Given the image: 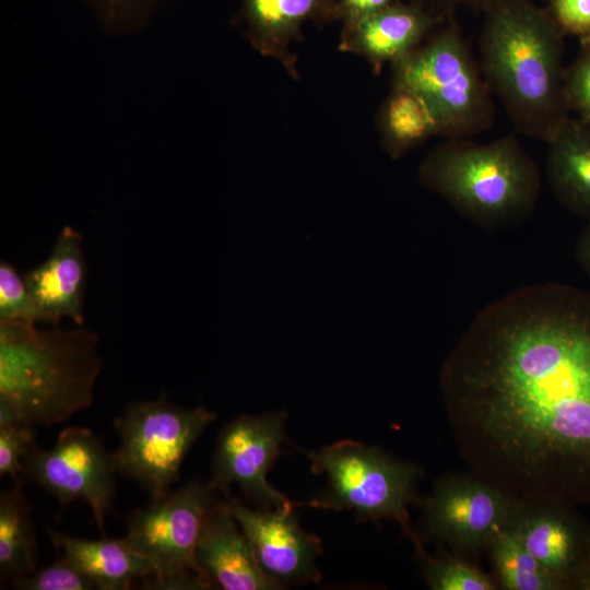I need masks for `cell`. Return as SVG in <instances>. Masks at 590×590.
<instances>
[{"mask_svg": "<svg viewBox=\"0 0 590 590\" xmlns=\"http://www.w3.org/2000/svg\"><path fill=\"white\" fill-rule=\"evenodd\" d=\"M306 455L311 472L326 475L327 486L300 506L347 509L362 521H394L411 542L415 539L408 508L418 503L417 484L423 476L418 464L354 440H340Z\"/></svg>", "mask_w": 590, "mask_h": 590, "instance_id": "obj_6", "label": "cell"}, {"mask_svg": "<svg viewBox=\"0 0 590 590\" xmlns=\"http://www.w3.org/2000/svg\"><path fill=\"white\" fill-rule=\"evenodd\" d=\"M545 9L565 36L590 40V0H545Z\"/></svg>", "mask_w": 590, "mask_h": 590, "instance_id": "obj_29", "label": "cell"}, {"mask_svg": "<svg viewBox=\"0 0 590 590\" xmlns=\"http://www.w3.org/2000/svg\"><path fill=\"white\" fill-rule=\"evenodd\" d=\"M400 0H335L339 21L352 25Z\"/></svg>", "mask_w": 590, "mask_h": 590, "instance_id": "obj_30", "label": "cell"}, {"mask_svg": "<svg viewBox=\"0 0 590 590\" xmlns=\"http://www.w3.org/2000/svg\"><path fill=\"white\" fill-rule=\"evenodd\" d=\"M522 503L473 471L441 475L423 503L412 543H435L462 556L477 555L511 523Z\"/></svg>", "mask_w": 590, "mask_h": 590, "instance_id": "obj_8", "label": "cell"}, {"mask_svg": "<svg viewBox=\"0 0 590 590\" xmlns=\"http://www.w3.org/2000/svg\"><path fill=\"white\" fill-rule=\"evenodd\" d=\"M380 144L391 158H399L433 137H439L436 119L412 90L393 84L378 115Z\"/></svg>", "mask_w": 590, "mask_h": 590, "instance_id": "obj_20", "label": "cell"}, {"mask_svg": "<svg viewBox=\"0 0 590 590\" xmlns=\"http://www.w3.org/2000/svg\"><path fill=\"white\" fill-rule=\"evenodd\" d=\"M286 412L243 414L226 423L216 439L209 480L222 494L237 485L259 509L278 508L288 499L268 482V473L285 440Z\"/></svg>", "mask_w": 590, "mask_h": 590, "instance_id": "obj_11", "label": "cell"}, {"mask_svg": "<svg viewBox=\"0 0 590 590\" xmlns=\"http://www.w3.org/2000/svg\"><path fill=\"white\" fill-rule=\"evenodd\" d=\"M98 342L84 324L0 320V427L51 426L88 408L103 366Z\"/></svg>", "mask_w": 590, "mask_h": 590, "instance_id": "obj_3", "label": "cell"}, {"mask_svg": "<svg viewBox=\"0 0 590 590\" xmlns=\"http://www.w3.org/2000/svg\"><path fill=\"white\" fill-rule=\"evenodd\" d=\"M116 472L113 452L86 427H67L51 449L37 445L24 458V480L45 489L63 507L78 499L86 503L102 536H106L105 517L115 497Z\"/></svg>", "mask_w": 590, "mask_h": 590, "instance_id": "obj_10", "label": "cell"}, {"mask_svg": "<svg viewBox=\"0 0 590 590\" xmlns=\"http://www.w3.org/2000/svg\"><path fill=\"white\" fill-rule=\"evenodd\" d=\"M433 11L434 13L446 17L460 7H482L485 0H414Z\"/></svg>", "mask_w": 590, "mask_h": 590, "instance_id": "obj_31", "label": "cell"}, {"mask_svg": "<svg viewBox=\"0 0 590 590\" xmlns=\"http://www.w3.org/2000/svg\"><path fill=\"white\" fill-rule=\"evenodd\" d=\"M226 498L268 577L282 589L319 582L316 562L322 552L321 540L299 526L295 509L300 503L288 500L274 509H251L231 495Z\"/></svg>", "mask_w": 590, "mask_h": 590, "instance_id": "obj_12", "label": "cell"}, {"mask_svg": "<svg viewBox=\"0 0 590 590\" xmlns=\"http://www.w3.org/2000/svg\"><path fill=\"white\" fill-rule=\"evenodd\" d=\"M445 17L418 2L398 1L352 25L342 26L339 49L365 58L378 73L414 51Z\"/></svg>", "mask_w": 590, "mask_h": 590, "instance_id": "obj_14", "label": "cell"}, {"mask_svg": "<svg viewBox=\"0 0 590 590\" xmlns=\"http://www.w3.org/2000/svg\"><path fill=\"white\" fill-rule=\"evenodd\" d=\"M19 590H93L94 583L62 555L52 564L9 582Z\"/></svg>", "mask_w": 590, "mask_h": 590, "instance_id": "obj_26", "label": "cell"}, {"mask_svg": "<svg viewBox=\"0 0 590 590\" xmlns=\"http://www.w3.org/2000/svg\"><path fill=\"white\" fill-rule=\"evenodd\" d=\"M546 144V179L554 197L590 222V122L569 116Z\"/></svg>", "mask_w": 590, "mask_h": 590, "instance_id": "obj_18", "label": "cell"}, {"mask_svg": "<svg viewBox=\"0 0 590 590\" xmlns=\"http://www.w3.org/2000/svg\"><path fill=\"white\" fill-rule=\"evenodd\" d=\"M486 551L499 589L564 590L523 546L510 524L496 534Z\"/></svg>", "mask_w": 590, "mask_h": 590, "instance_id": "obj_22", "label": "cell"}, {"mask_svg": "<svg viewBox=\"0 0 590 590\" xmlns=\"http://www.w3.org/2000/svg\"><path fill=\"white\" fill-rule=\"evenodd\" d=\"M392 74L393 84L409 87L425 102L444 139L472 138L494 125V96L452 15L394 63Z\"/></svg>", "mask_w": 590, "mask_h": 590, "instance_id": "obj_5", "label": "cell"}, {"mask_svg": "<svg viewBox=\"0 0 590 590\" xmlns=\"http://www.w3.org/2000/svg\"><path fill=\"white\" fill-rule=\"evenodd\" d=\"M510 526L529 553L564 589H573L590 542V528L573 507L523 500Z\"/></svg>", "mask_w": 590, "mask_h": 590, "instance_id": "obj_13", "label": "cell"}, {"mask_svg": "<svg viewBox=\"0 0 590 590\" xmlns=\"http://www.w3.org/2000/svg\"><path fill=\"white\" fill-rule=\"evenodd\" d=\"M573 589L590 590V542L582 564L575 577Z\"/></svg>", "mask_w": 590, "mask_h": 590, "instance_id": "obj_33", "label": "cell"}, {"mask_svg": "<svg viewBox=\"0 0 590 590\" xmlns=\"http://www.w3.org/2000/svg\"><path fill=\"white\" fill-rule=\"evenodd\" d=\"M440 390L471 471L524 502L590 504V291L545 282L488 303Z\"/></svg>", "mask_w": 590, "mask_h": 590, "instance_id": "obj_1", "label": "cell"}, {"mask_svg": "<svg viewBox=\"0 0 590 590\" xmlns=\"http://www.w3.org/2000/svg\"><path fill=\"white\" fill-rule=\"evenodd\" d=\"M564 96L569 113L590 122V40L580 43L576 58L565 70Z\"/></svg>", "mask_w": 590, "mask_h": 590, "instance_id": "obj_28", "label": "cell"}, {"mask_svg": "<svg viewBox=\"0 0 590 590\" xmlns=\"http://www.w3.org/2000/svg\"><path fill=\"white\" fill-rule=\"evenodd\" d=\"M221 494L210 481L192 480L127 517L123 540L149 562L150 578L163 579L190 571L203 576L194 552L208 516L222 499Z\"/></svg>", "mask_w": 590, "mask_h": 590, "instance_id": "obj_9", "label": "cell"}, {"mask_svg": "<svg viewBox=\"0 0 590 590\" xmlns=\"http://www.w3.org/2000/svg\"><path fill=\"white\" fill-rule=\"evenodd\" d=\"M82 244L83 235L64 226L49 256L24 274L44 324L58 327L63 318L84 324L87 267Z\"/></svg>", "mask_w": 590, "mask_h": 590, "instance_id": "obj_16", "label": "cell"}, {"mask_svg": "<svg viewBox=\"0 0 590 590\" xmlns=\"http://www.w3.org/2000/svg\"><path fill=\"white\" fill-rule=\"evenodd\" d=\"M59 555L71 562L101 590H128L133 580L152 574L149 562L122 539L99 540L73 538L48 530Z\"/></svg>", "mask_w": 590, "mask_h": 590, "instance_id": "obj_19", "label": "cell"}, {"mask_svg": "<svg viewBox=\"0 0 590 590\" xmlns=\"http://www.w3.org/2000/svg\"><path fill=\"white\" fill-rule=\"evenodd\" d=\"M215 418L203 406L186 409L165 397L128 404L115 420L120 438L113 452L117 472L137 481L152 500L164 498L179 477L184 458Z\"/></svg>", "mask_w": 590, "mask_h": 590, "instance_id": "obj_7", "label": "cell"}, {"mask_svg": "<svg viewBox=\"0 0 590 590\" xmlns=\"http://www.w3.org/2000/svg\"><path fill=\"white\" fill-rule=\"evenodd\" d=\"M37 538L22 483L0 496V578L12 581L35 571Z\"/></svg>", "mask_w": 590, "mask_h": 590, "instance_id": "obj_21", "label": "cell"}, {"mask_svg": "<svg viewBox=\"0 0 590 590\" xmlns=\"http://www.w3.org/2000/svg\"><path fill=\"white\" fill-rule=\"evenodd\" d=\"M575 256L577 262L590 278V222L587 223L577 239Z\"/></svg>", "mask_w": 590, "mask_h": 590, "instance_id": "obj_32", "label": "cell"}, {"mask_svg": "<svg viewBox=\"0 0 590 590\" xmlns=\"http://www.w3.org/2000/svg\"><path fill=\"white\" fill-rule=\"evenodd\" d=\"M194 557L200 573L213 589H282L260 568L227 498L221 499L208 516Z\"/></svg>", "mask_w": 590, "mask_h": 590, "instance_id": "obj_15", "label": "cell"}, {"mask_svg": "<svg viewBox=\"0 0 590 590\" xmlns=\"http://www.w3.org/2000/svg\"><path fill=\"white\" fill-rule=\"evenodd\" d=\"M0 320L43 323V315L16 267L0 263Z\"/></svg>", "mask_w": 590, "mask_h": 590, "instance_id": "obj_25", "label": "cell"}, {"mask_svg": "<svg viewBox=\"0 0 590 590\" xmlns=\"http://www.w3.org/2000/svg\"><path fill=\"white\" fill-rule=\"evenodd\" d=\"M245 33L262 56L279 61L286 72L298 79L297 58L292 44L309 22L339 20L335 0H237Z\"/></svg>", "mask_w": 590, "mask_h": 590, "instance_id": "obj_17", "label": "cell"}, {"mask_svg": "<svg viewBox=\"0 0 590 590\" xmlns=\"http://www.w3.org/2000/svg\"><path fill=\"white\" fill-rule=\"evenodd\" d=\"M37 446L33 425L0 427V476L13 483L24 481V458Z\"/></svg>", "mask_w": 590, "mask_h": 590, "instance_id": "obj_27", "label": "cell"}, {"mask_svg": "<svg viewBox=\"0 0 590 590\" xmlns=\"http://www.w3.org/2000/svg\"><path fill=\"white\" fill-rule=\"evenodd\" d=\"M479 62L517 132L546 143L570 116L564 96L565 35L532 0H485Z\"/></svg>", "mask_w": 590, "mask_h": 590, "instance_id": "obj_2", "label": "cell"}, {"mask_svg": "<svg viewBox=\"0 0 590 590\" xmlns=\"http://www.w3.org/2000/svg\"><path fill=\"white\" fill-rule=\"evenodd\" d=\"M418 179L461 216L487 231L523 221L541 191L539 167L514 134L486 143L445 139L422 161Z\"/></svg>", "mask_w": 590, "mask_h": 590, "instance_id": "obj_4", "label": "cell"}, {"mask_svg": "<svg viewBox=\"0 0 590 590\" xmlns=\"http://www.w3.org/2000/svg\"><path fill=\"white\" fill-rule=\"evenodd\" d=\"M110 34L141 30L162 0H81Z\"/></svg>", "mask_w": 590, "mask_h": 590, "instance_id": "obj_24", "label": "cell"}, {"mask_svg": "<svg viewBox=\"0 0 590 590\" xmlns=\"http://www.w3.org/2000/svg\"><path fill=\"white\" fill-rule=\"evenodd\" d=\"M421 575L433 590H496L499 589L494 577L489 576L465 556L442 552L429 555L424 544L415 545Z\"/></svg>", "mask_w": 590, "mask_h": 590, "instance_id": "obj_23", "label": "cell"}]
</instances>
